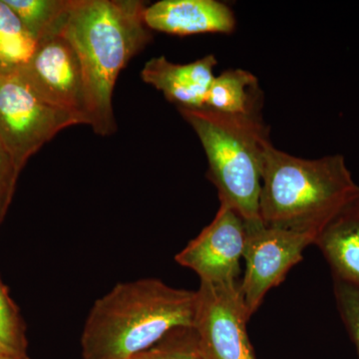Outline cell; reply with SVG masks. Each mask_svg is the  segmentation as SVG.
<instances>
[{"label": "cell", "mask_w": 359, "mask_h": 359, "mask_svg": "<svg viewBox=\"0 0 359 359\" xmlns=\"http://www.w3.org/2000/svg\"><path fill=\"white\" fill-rule=\"evenodd\" d=\"M146 7L137 0H74L61 29L81 63L88 125L102 136L116 131L112 96L120 72L152 39Z\"/></svg>", "instance_id": "1"}, {"label": "cell", "mask_w": 359, "mask_h": 359, "mask_svg": "<svg viewBox=\"0 0 359 359\" xmlns=\"http://www.w3.org/2000/svg\"><path fill=\"white\" fill-rule=\"evenodd\" d=\"M197 290L158 278L120 283L94 302L81 335L83 359H131L172 330L193 327Z\"/></svg>", "instance_id": "2"}, {"label": "cell", "mask_w": 359, "mask_h": 359, "mask_svg": "<svg viewBox=\"0 0 359 359\" xmlns=\"http://www.w3.org/2000/svg\"><path fill=\"white\" fill-rule=\"evenodd\" d=\"M359 194L346 158L295 157L269 144L264 154L259 218L271 228L316 236Z\"/></svg>", "instance_id": "3"}, {"label": "cell", "mask_w": 359, "mask_h": 359, "mask_svg": "<svg viewBox=\"0 0 359 359\" xmlns=\"http://www.w3.org/2000/svg\"><path fill=\"white\" fill-rule=\"evenodd\" d=\"M178 109L199 137L219 201L247 224L259 223L264 154L271 143L259 113L233 115L207 107Z\"/></svg>", "instance_id": "4"}, {"label": "cell", "mask_w": 359, "mask_h": 359, "mask_svg": "<svg viewBox=\"0 0 359 359\" xmlns=\"http://www.w3.org/2000/svg\"><path fill=\"white\" fill-rule=\"evenodd\" d=\"M78 124L76 116L47 102L18 72L0 75V143L20 171L61 130Z\"/></svg>", "instance_id": "5"}, {"label": "cell", "mask_w": 359, "mask_h": 359, "mask_svg": "<svg viewBox=\"0 0 359 359\" xmlns=\"http://www.w3.org/2000/svg\"><path fill=\"white\" fill-rule=\"evenodd\" d=\"M240 282H200L193 328L207 359H257Z\"/></svg>", "instance_id": "6"}, {"label": "cell", "mask_w": 359, "mask_h": 359, "mask_svg": "<svg viewBox=\"0 0 359 359\" xmlns=\"http://www.w3.org/2000/svg\"><path fill=\"white\" fill-rule=\"evenodd\" d=\"M245 268L240 280L248 314L252 318L266 294L285 280L287 273L301 263L306 248L314 244L311 233L264 226L262 222L245 224Z\"/></svg>", "instance_id": "7"}, {"label": "cell", "mask_w": 359, "mask_h": 359, "mask_svg": "<svg viewBox=\"0 0 359 359\" xmlns=\"http://www.w3.org/2000/svg\"><path fill=\"white\" fill-rule=\"evenodd\" d=\"M18 73L47 102L88 125L81 63L74 47L61 32L39 40Z\"/></svg>", "instance_id": "8"}, {"label": "cell", "mask_w": 359, "mask_h": 359, "mask_svg": "<svg viewBox=\"0 0 359 359\" xmlns=\"http://www.w3.org/2000/svg\"><path fill=\"white\" fill-rule=\"evenodd\" d=\"M245 238L244 219L230 205L221 203L212 223L175 257V261L195 271L200 282H240Z\"/></svg>", "instance_id": "9"}, {"label": "cell", "mask_w": 359, "mask_h": 359, "mask_svg": "<svg viewBox=\"0 0 359 359\" xmlns=\"http://www.w3.org/2000/svg\"><path fill=\"white\" fill-rule=\"evenodd\" d=\"M148 28L187 36L198 33H231L236 18L230 7L217 0H162L146 7Z\"/></svg>", "instance_id": "10"}, {"label": "cell", "mask_w": 359, "mask_h": 359, "mask_svg": "<svg viewBox=\"0 0 359 359\" xmlns=\"http://www.w3.org/2000/svg\"><path fill=\"white\" fill-rule=\"evenodd\" d=\"M216 65L217 59L212 54L184 65H175L160 56L146 63L141 76L177 107H204Z\"/></svg>", "instance_id": "11"}, {"label": "cell", "mask_w": 359, "mask_h": 359, "mask_svg": "<svg viewBox=\"0 0 359 359\" xmlns=\"http://www.w3.org/2000/svg\"><path fill=\"white\" fill-rule=\"evenodd\" d=\"M334 280L359 289V194L344 205L316 236Z\"/></svg>", "instance_id": "12"}, {"label": "cell", "mask_w": 359, "mask_h": 359, "mask_svg": "<svg viewBox=\"0 0 359 359\" xmlns=\"http://www.w3.org/2000/svg\"><path fill=\"white\" fill-rule=\"evenodd\" d=\"M261 102L257 77L247 70L229 69L215 76L205 107L226 114H257Z\"/></svg>", "instance_id": "13"}, {"label": "cell", "mask_w": 359, "mask_h": 359, "mask_svg": "<svg viewBox=\"0 0 359 359\" xmlns=\"http://www.w3.org/2000/svg\"><path fill=\"white\" fill-rule=\"evenodd\" d=\"M36 44L6 0H0V75L18 72Z\"/></svg>", "instance_id": "14"}, {"label": "cell", "mask_w": 359, "mask_h": 359, "mask_svg": "<svg viewBox=\"0 0 359 359\" xmlns=\"http://www.w3.org/2000/svg\"><path fill=\"white\" fill-rule=\"evenodd\" d=\"M33 39L39 40L62 29L74 0H6Z\"/></svg>", "instance_id": "15"}, {"label": "cell", "mask_w": 359, "mask_h": 359, "mask_svg": "<svg viewBox=\"0 0 359 359\" xmlns=\"http://www.w3.org/2000/svg\"><path fill=\"white\" fill-rule=\"evenodd\" d=\"M131 359H207L201 351L193 327H180L169 332L148 351Z\"/></svg>", "instance_id": "16"}, {"label": "cell", "mask_w": 359, "mask_h": 359, "mask_svg": "<svg viewBox=\"0 0 359 359\" xmlns=\"http://www.w3.org/2000/svg\"><path fill=\"white\" fill-rule=\"evenodd\" d=\"M25 323L20 309L0 278V339L18 353L26 354Z\"/></svg>", "instance_id": "17"}, {"label": "cell", "mask_w": 359, "mask_h": 359, "mask_svg": "<svg viewBox=\"0 0 359 359\" xmlns=\"http://www.w3.org/2000/svg\"><path fill=\"white\" fill-rule=\"evenodd\" d=\"M335 302L344 327L355 346L359 359V289L334 280Z\"/></svg>", "instance_id": "18"}, {"label": "cell", "mask_w": 359, "mask_h": 359, "mask_svg": "<svg viewBox=\"0 0 359 359\" xmlns=\"http://www.w3.org/2000/svg\"><path fill=\"white\" fill-rule=\"evenodd\" d=\"M20 172L13 157L0 143V192L14 193Z\"/></svg>", "instance_id": "19"}, {"label": "cell", "mask_w": 359, "mask_h": 359, "mask_svg": "<svg viewBox=\"0 0 359 359\" xmlns=\"http://www.w3.org/2000/svg\"><path fill=\"white\" fill-rule=\"evenodd\" d=\"M14 193L9 192H0V223L6 216L7 209L11 205V200H13Z\"/></svg>", "instance_id": "20"}, {"label": "cell", "mask_w": 359, "mask_h": 359, "mask_svg": "<svg viewBox=\"0 0 359 359\" xmlns=\"http://www.w3.org/2000/svg\"><path fill=\"white\" fill-rule=\"evenodd\" d=\"M0 353L1 354H22L16 353L13 349H11V347L7 346V344H4L1 339H0ZM27 354V353H26Z\"/></svg>", "instance_id": "21"}, {"label": "cell", "mask_w": 359, "mask_h": 359, "mask_svg": "<svg viewBox=\"0 0 359 359\" xmlns=\"http://www.w3.org/2000/svg\"><path fill=\"white\" fill-rule=\"evenodd\" d=\"M0 359H30L27 354H1Z\"/></svg>", "instance_id": "22"}]
</instances>
